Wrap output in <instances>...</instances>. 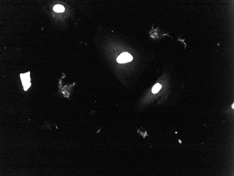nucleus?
<instances>
[{
	"label": "nucleus",
	"mask_w": 234,
	"mask_h": 176,
	"mask_svg": "<svg viewBox=\"0 0 234 176\" xmlns=\"http://www.w3.org/2000/svg\"><path fill=\"white\" fill-rule=\"evenodd\" d=\"M133 59V56L130 54L128 52H124L117 57V61L118 63H122L130 62Z\"/></svg>",
	"instance_id": "obj_1"
},
{
	"label": "nucleus",
	"mask_w": 234,
	"mask_h": 176,
	"mask_svg": "<svg viewBox=\"0 0 234 176\" xmlns=\"http://www.w3.org/2000/svg\"><path fill=\"white\" fill-rule=\"evenodd\" d=\"M29 74L27 73L25 74H20L22 81L24 86V89L25 90H27L31 86L30 83V78Z\"/></svg>",
	"instance_id": "obj_2"
},
{
	"label": "nucleus",
	"mask_w": 234,
	"mask_h": 176,
	"mask_svg": "<svg viewBox=\"0 0 234 176\" xmlns=\"http://www.w3.org/2000/svg\"><path fill=\"white\" fill-rule=\"evenodd\" d=\"M232 108L234 109V104H233V105H232Z\"/></svg>",
	"instance_id": "obj_5"
},
{
	"label": "nucleus",
	"mask_w": 234,
	"mask_h": 176,
	"mask_svg": "<svg viewBox=\"0 0 234 176\" xmlns=\"http://www.w3.org/2000/svg\"><path fill=\"white\" fill-rule=\"evenodd\" d=\"M53 10L57 12H63L65 11V8L60 5H56L54 7Z\"/></svg>",
	"instance_id": "obj_3"
},
{
	"label": "nucleus",
	"mask_w": 234,
	"mask_h": 176,
	"mask_svg": "<svg viewBox=\"0 0 234 176\" xmlns=\"http://www.w3.org/2000/svg\"><path fill=\"white\" fill-rule=\"evenodd\" d=\"M162 88V86L159 83H157L155 84L152 88V91L154 94H156L159 91L160 89Z\"/></svg>",
	"instance_id": "obj_4"
},
{
	"label": "nucleus",
	"mask_w": 234,
	"mask_h": 176,
	"mask_svg": "<svg viewBox=\"0 0 234 176\" xmlns=\"http://www.w3.org/2000/svg\"><path fill=\"white\" fill-rule=\"evenodd\" d=\"M179 142H180V143H181V141H180V140H179Z\"/></svg>",
	"instance_id": "obj_6"
}]
</instances>
